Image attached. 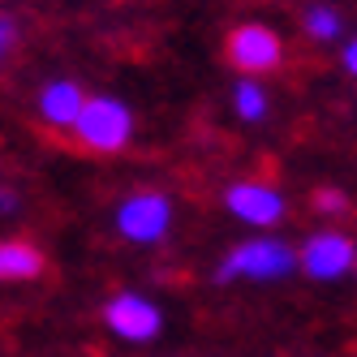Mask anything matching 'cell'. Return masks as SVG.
Listing matches in <instances>:
<instances>
[{"label": "cell", "instance_id": "obj_1", "mask_svg": "<svg viewBox=\"0 0 357 357\" xmlns=\"http://www.w3.org/2000/svg\"><path fill=\"white\" fill-rule=\"evenodd\" d=\"M69 134L86 151H95V155H116V151H125V142L134 138V112L125 108L121 99L95 95L82 104V112L73 116Z\"/></svg>", "mask_w": 357, "mask_h": 357}, {"label": "cell", "instance_id": "obj_2", "mask_svg": "<svg viewBox=\"0 0 357 357\" xmlns=\"http://www.w3.org/2000/svg\"><path fill=\"white\" fill-rule=\"evenodd\" d=\"M297 267V254L284 245V241H271V237H254V241H241L228 259L220 263L215 280H280Z\"/></svg>", "mask_w": 357, "mask_h": 357}, {"label": "cell", "instance_id": "obj_3", "mask_svg": "<svg viewBox=\"0 0 357 357\" xmlns=\"http://www.w3.org/2000/svg\"><path fill=\"white\" fill-rule=\"evenodd\" d=\"M172 228V202L155 190H142L116 207V233L134 245H155Z\"/></svg>", "mask_w": 357, "mask_h": 357}, {"label": "cell", "instance_id": "obj_4", "mask_svg": "<svg viewBox=\"0 0 357 357\" xmlns=\"http://www.w3.org/2000/svg\"><path fill=\"white\" fill-rule=\"evenodd\" d=\"M228 61H233V69L241 78H259V73L280 69L284 43H280V35L271 26H263V22H245V26H237L228 35Z\"/></svg>", "mask_w": 357, "mask_h": 357}, {"label": "cell", "instance_id": "obj_5", "mask_svg": "<svg viewBox=\"0 0 357 357\" xmlns=\"http://www.w3.org/2000/svg\"><path fill=\"white\" fill-rule=\"evenodd\" d=\"M104 323L112 336L130 340V344H142V340H155L160 327H164V314L155 301H146L142 293H116L108 305H104Z\"/></svg>", "mask_w": 357, "mask_h": 357}, {"label": "cell", "instance_id": "obj_6", "mask_svg": "<svg viewBox=\"0 0 357 357\" xmlns=\"http://www.w3.org/2000/svg\"><path fill=\"white\" fill-rule=\"evenodd\" d=\"M224 207L233 211L237 220L254 224V228H271V224L284 220L289 202H284V194H280L275 185H267V181H233L228 194H224Z\"/></svg>", "mask_w": 357, "mask_h": 357}, {"label": "cell", "instance_id": "obj_7", "mask_svg": "<svg viewBox=\"0 0 357 357\" xmlns=\"http://www.w3.org/2000/svg\"><path fill=\"white\" fill-rule=\"evenodd\" d=\"M297 263L305 267V275H314V280H340L344 271H353L357 250H353V241L344 233H314L301 245Z\"/></svg>", "mask_w": 357, "mask_h": 357}, {"label": "cell", "instance_id": "obj_8", "mask_svg": "<svg viewBox=\"0 0 357 357\" xmlns=\"http://www.w3.org/2000/svg\"><path fill=\"white\" fill-rule=\"evenodd\" d=\"M82 104H86L82 86L69 82V78H56V82H47V86L39 91V116H43L47 125H56V130H69L73 116L82 112Z\"/></svg>", "mask_w": 357, "mask_h": 357}, {"label": "cell", "instance_id": "obj_9", "mask_svg": "<svg viewBox=\"0 0 357 357\" xmlns=\"http://www.w3.org/2000/svg\"><path fill=\"white\" fill-rule=\"evenodd\" d=\"M43 271V254L31 241H0V280H35Z\"/></svg>", "mask_w": 357, "mask_h": 357}, {"label": "cell", "instance_id": "obj_10", "mask_svg": "<svg viewBox=\"0 0 357 357\" xmlns=\"http://www.w3.org/2000/svg\"><path fill=\"white\" fill-rule=\"evenodd\" d=\"M233 104H237V116H241V121H263V116H267V91H263L259 82L241 78L237 91H233Z\"/></svg>", "mask_w": 357, "mask_h": 357}, {"label": "cell", "instance_id": "obj_11", "mask_svg": "<svg viewBox=\"0 0 357 357\" xmlns=\"http://www.w3.org/2000/svg\"><path fill=\"white\" fill-rule=\"evenodd\" d=\"M305 35H310V39H336L340 35V13L336 9H310V13H305Z\"/></svg>", "mask_w": 357, "mask_h": 357}, {"label": "cell", "instance_id": "obj_12", "mask_svg": "<svg viewBox=\"0 0 357 357\" xmlns=\"http://www.w3.org/2000/svg\"><path fill=\"white\" fill-rule=\"evenodd\" d=\"M314 211L319 215H340V211H349V198L340 190H319L314 194Z\"/></svg>", "mask_w": 357, "mask_h": 357}, {"label": "cell", "instance_id": "obj_13", "mask_svg": "<svg viewBox=\"0 0 357 357\" xmlns=\"http://www.w3.org/2000/svg\"><path fill=\"white\" fill-rule=\"evenodd\" d=\"M13 43V22L9 17H0V56H5V47Z\"/></svg>", "mask_w": 357, "mask_h": 357}, {"label": "cell", "instance_id": "obj_14", "mask_svg": "<svg viewBox=\"0 0 357 357\" xmlns=\"http://www.w3.org/2000/svg\"><path fill=\"white\" fill-rule=\"evenodd\" d=\"M344 69H349L353 78H357V39H353L349 47H344Z\"/></svg>", "mask_w": 357, "mask_h": 357}, {"label": "cell", "instance_id": "obj_15", "mask_svg": "<svg viewBox=\"0 0 357 357\" xmlns=\"http://www.w3.org/2000/svg\"><path fill=\"white\" fill-rule=\"evenodd\" d=\"M13 207H17V198L9 190H0V211H13Z\"/></svg>", "mask_w": 357, "mask_h": 357}, {"label": "cell", "instance_id": "obj_16", "mask_svg": "<svg viewBox=\"0 0 357 357\" xmlns=\"http://www.w3.org/2000/svg\"><path fill=\"white\" fill-rule=\"evenodd\" d=\"M353 271H357V263H353Z\"/></svg>", "mask_w": 357, "mask_h": 357}]
</instances>
